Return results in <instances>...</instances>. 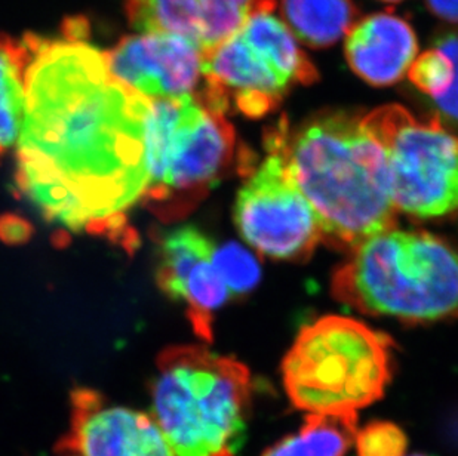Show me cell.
<instances>
[{
	"mask_svg": "<svg viewBox=\"0 0 458 456\" xmlns=\"http://www.w3.org/2000/svg\"><path fill=\"white\" fill-rule=\"evenodd\" d=\"M266 150V157L239 190L234 224L259 254L306 258L324 239L319 220L291 175L276 130L267 134Z\"/></svg>",
	"mask_w": 458,
	"mask_h": 456,
	"instance_id": "9",
	"label": "cell"
},
{
	"mask_svg": "<svg viewBox=\"0 0 458 456\" xmlns=\"http://www.w3.org/2000/svg\"><path fill=\"white\" fill-rule=\"evenodd\" d=\"M70 417L56 456H174L150 413L112 405L91 388L72 393Z\"/></svg>",
	"mask_w": 458,
	"mask_h": 456,
	"instance_id": "10",
	"label": "cell"
},
{
	"mask_svg": "<svg viewBox=\"0 0 458 456\" xmlns=\"http://www.w3.org/2000/svg\"><path fill=\"white\" fill-rule=\"evenodd\" d=\"M419 52L414 29L392 13L360 18L347 31L344 54L359 78L372 87H390L408 73Z\"/></svg>",
	"mask_w": 458,
	"mask_h": 456,
	"instance_id": "13",
	"label": "cell"
},
{
	"mask_svg": "<svg viewBox=\"0 0 458 456\" xmlns=\"http://www.w3.org/2000/svg\"><path fill=\"white\" fill-rule=\"evenodd\" d=\"M291 175L315 209L322 236L340 248L389 232L396 207L380 144L351 113H320L291 132L277 126Z\"/></svg>",
	"mask_w": 458,
	"mask_h": 456,
	"instance_id": "2",
	"label": "cell"
},
{
	"mask_svg": "<svg viewBox=\"0 0 458 456\" xmlns=\"http://www.w3.org/2000/svg\"><path fill=\"white\" fill-rule=\"evenodd\" d=\"M104 54L113 76L148 98H178L198 94L204 52L182 36H126Z\"/></svg>",
	"mask_w": 458,
	"mask_h": 456,
	"instance_id": "12",
	"label": "cell"
},
{
	"mask_svg": "<svg viewBox=\"0 0 458 456\" xmlns=\"http://www.w3.org/2000/svg\"><path fill=\"white\" fill-rule=\"evenodd\" d=\"M281 13L295 39L316 49L337 44L359 15L353 0H281Z\"/></svg>",
	"mask_w": 458,
	"mask_h": 456,
	"instance_id": "15",
	"label": "cell"
},
{
	"mask_svg": "<svg viewBox=\"0 0 458 456\" xmlns=\"http://www.w3.org/2000/svg\"><path fill=\"white\" fill-rule=\"evenodd\" d=\"M426 4L435 17L458 24V0H426Z\"/></svg>",
	"mask_w": 458,
	"mask_h": 456,
	"instance_id": "23",
	"label": "cell"
},
{
	"mask_svg": "<svg viewBox=\"0 0 458 456\" xmlns=\"http://www.w3.org/2000/svg\"><path fill=\"white\" fill-rule=\"evenodd\" d=\"M385 153L394 207L428 220L458 209V138L437 117L419 119L390 104L362 116Z\"/></svg>",
	"mask_w": 458,
	"mask_h": 456,
	"instance_id": "8",
	"label": "cell"
},
{
	"mask_svg": "<svg viewBox=\"0 0 458 456\" xmlns=\"http://www.w3.org/2000/svg\"><path fill=\"white\" fill-rule=\"evenodd\" d=\"M216 243L193 225L165 232L159 241L156 280L173 301L187 307V317L198 335L212 340V317L232 298L216 272Z\"/></svg>",
	"mask_w": 458,
	"mask_h": 456,
	"instance_id": "11",
	"label": "cell"
},
{
	"mask_svg": "<svg viewBox=\"0 0 458 456\" xmlns=\"http://www.w3.org/2000/svg\"><path fill=\"white\" fill-rule=\"evenodd\" d=\"M150 98L110 72L83 36H36L17 142L18 191L56 227L130 248L128 212L148 189Z\"/></svg>",
	"mask_w": 458,
	"mask_h": 456,
	"instance_id": "1",
	"label": "cell"
},
{
	"mask_svg": "<svg viewBox=\"0 0 458 456\" xmlns=\"http://www.w3.org/2000/svg\"><path fill=\"white\" fill-rule=\"evenodd\" d=\"M356 433L358 415L307 413L297 435L273 444L263 456H346Z\"/></svg>",
	"mask_w": 458,
	"mask_h": 456,
	"instance_id": "16",
	"label": "cell"
},
{
	"mask_svg": "<svg viewBox=\"0 0 458 456\" xmlns=\"http://www.w3.org/2000/svg\"><path fill=\"white\" fill-rule=\"evenodd\" d=\"M212 261L232 297L245 295L259 283L261 275L259 259L238 243L216 246Z\"/></svg>",
	"mask_w": 458,
	"mask_h": 456,
	"instance_id": "17",
	"label": "cell"
},
{
	"mask_svg": "<svg viewBox=\"0 0 458 456\" xmlns=\"http://www.w3.org/2000/svg\"><path fill=\"white\" fill-rule=\"evenodd\" d=\"M204 9L202 52L209 51L236 33L254 9L255 0H200Z\"/></svg>",
	"mask_w": 458,
	"mask_h": 456,
	"instance_id": "18",
	"label": "cell"
},
{
	"mask_svg": "<svg viewBox=\"0 0 458 456\" xmlns=\"http://www.w3.org/2000/svg\"><path fill=\"white\" fill-rule=\"evenodd\" d=\"M411 456H424V455H411Z\"/></svg>",
	"mask_w": 458,
	"mask_h": 456,
	"instance_id": "25",
	"label": "cell"
},
{
	"mask_svg": "<svg viewBox=\"0 0 458 456\" xmlns=\"http://www.w3.org/2000/svg\"><path fill=\"white\" fill-rule=\"evenodd\" d=\"M247 366L202 345L165 349L150 384V415L174 456H236L251 410Z\"/></svg>",
	"mask_w": 458,
	"mask_h": 456,
	"instance_id": "3",
	"label": "cell"
},
{
	"mask_svg": "<svg viewBox=\"0 0 458 456\" xmlns=\"http://www.w3.org/2000/svg\"><path fill=\"white\" fill-rule=\"evenodd\" d=\"M30 225L17 216L0 218V237L9 243L26 241L30 236Z\"/></svg>",
	"mask_w": 458,
	"mask_h": 456,
	"instance_id": "22",
	"label": "cell"
},
{
	"mask_svg": "<svg viewBox=\"0 0 458 456\" xmlns=\"http://www.w3.org/2000/svg\"><path fill=\"white\" fill-rule=\"evenodd\" d=\"M334 298L365 315L423 323L458 316V250L426 232L368 239L334 273Z\"/></svg>",
	"mask_w": 458,
	"mask_h": 456,
	"instance_id": "4",
	"label": "cell"
},
{
	"mask_svg": "<svg viewBox=\"0 0 458 456\" xmlns=\"http://www.w3.org/2000/svg\"><path fill=\"white\" fill-rule=\"evenodd\" d=\"M358 456H403L407 435L394 422L376 421L356 433Z\"/></svg>",
	"mask_w": 458,
	"mask_h": 456,
	"instance_id": "20",
	"label": "cell"
},
{
	"mask_svg": "<svg viewBox=\"0 0 458 456\" xmlns=\"http://www.w3.org/2000/svg\"><path fill=\"white\" fill-rule=\"evenodd\" d=\"M433 47L444 52L450 58L453 69H454V79H453L450 89L442 95L441 98L435 99V104L442 116L458 123V29H450V30H442L437 33V36L433 38Z\"/></svg>",
	"mask_w": 458,
	"mask_h": 456,
	"instance_id": "21",
	"label": "cell"
},
{
	"mask_svg": "<svg viewBox=\"0 0 458 456\" xmlns=\"http://www.w3.org/2000/svg\"><path fill=\"white\" fill-rule=\"evenodd\" d=\"M394 344L362 322L327 316L307 325L282 362V379L297 410L358 415L385 396L394 374Z\"/></svg>",
	"mask_w": 458,
	"mask_h": 456,
	"instance_id": "5",
	"label": "cell"
},
{
	"mask_svg": "<svg viewBox=\"0 0 458 456\" xmlns=\"http://www.w3.org/2000/svg\"><path fill=\"white\" fill-rule=\"evenodd\" d=\"M381 2H386V4H398L401 0H381Z\"/></svg>",
	"mask_w": 458,
	"mask_h": 456,
	"instance_id": "24",
	"label": "cell"
},
{
	"mask_svg": "<svg viewBox=\"0 0 458 456\" xmlns=\"http://www.w3.org/2000/svg\"><path fill=\"white\" fill-rule=\"evenodd\" d=\"M36 35H0V159L17 146L26 108V74Z\"/></svg>",
	"mask_w": 458,
	"mask_h": 456,
	"instance_id": "14",
	"label": "cell"
},
{
	"mask_svg": "<svg viewBox=\"0 0 458 456\" xmlns=\"http://www.w3.org/2000/svg\"><path fill=\"white\" fill-rule=\"evenodd\" d=\"M236 135L225 114L199 94L150 99L146 121L148 207L160 220L186 215L220 182L234 157Z\"/></svg>",
	"mask_w": 458,
	"mask_h": 456,
	"instance_id": "6",
	"label": "cell"
},
{
	"mask_svg": "<svg viewBox=\"0 0 458 456\" xmlns=\"http://www.w3.org/2000/svg\"><path fill=\"white\" fill-rule=\"evenodd\" d=\"M408 76L419 91L437 99L450 89L454 69L444 52L432 47L415 58L408 70Z\"/></svg>",
	"mask_w": 458,
	"mask_h": 456,
	"instance_id": "19",
	"label": "cell"
},
{
	"mask_svg": "<svg viewBox=\"0 0 458 456\" xmlns=\"http://www.w3.org/2000/svg\"><path fill=\"white\" fill-rule=\"evenodd\" d=\"M200 98L216 112L264 116L291 87L310 85L318 70L285 22L257 8L236 33L204 52Z\"/></svg>",
	"mask_w": 458,
	"mask_h": 456,
	"instance_id": "7",
	"label": "cell"
}]
</instances>
